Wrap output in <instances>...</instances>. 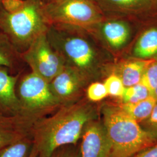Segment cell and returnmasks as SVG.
Returning <instances> with one entry per match:
<instances>
[{
	"label": "cell",
	"mask_w": 157,
	"mask_h": 157,
	"mask_svg": "<svg viewBox=\"0 0 157 157\" xmlns=\"http://www.w3.org/2000/svg\"><path fill=\"white\" fill-rule=\"evenodd\" d=\"M98 118L97 109L87 98L62 105L49 117L40 118L30 129L38 157H50L58 148L77 144L89 121Z\"/></svg>",
	"instance_id": "6da1fadb"
},
{
	"label": "cell",
	"mask_w": 157,
	"mask_h": 157,
	"mask_svg": "<svg viewBox=\"0 0 157 157\" xmlns=\"http://www.w3.org/2000/svg\"><path fill=\"white\" fill-rule=\"evenodd\" d=\"M0 29L16 50H26L48 24L40 0H1Z\"/></svg>",
	"instance_id": "7a4b0ae2"
},
{
	"label": "cell",
	"mask_w": 157,
	"mask_h": 157,
	"mask_svg": "<svg viewBox=\"0 0 157 157\" xmlns=\"http://www.w3.org/2000/svg\"><path fill=\"white\" fill-rule=\"evenodd\" d=\"M100 113L111 146L109 157H133L156 144L120 104H105Z\"/></svg>",
	"instance_id": "3957f363"
},
{
	"label": "cell",
	"mask_w": 157,
	"mask_h": 157,
	"mask_svg": "<svg viewBox=\"0 0 157 157\" xmlns=\"http://www.w3.org/2000/svg\"><path fill=\"white\" fill-rule=\"evenodd\" d=\"M84 28L66 25H49L47 34L51 45L65 65L89 79L98 65V54L83 33Z\"/></svg>",
	"instance_id": "277c9868"
},
{
	"label": "cell",
	"mask_w": 157,
	"mask_h": 157,
	"mask_svg": "<svg viewBox=\"0 0 157 157\" xmlns=\"http://www.w3.org/2000/svg\"><path fill=\"white\" fill-rule=\"evenodd\" d=\"M17 94L23 117L32 124L61 107L51 90L49 82L33 72L20 80Z\"/></svg>",
	"instance_id": "5b68a950"
},
{
	"label": "cell",
	"mask_w": 157,
	"mask_h": 157,
	"mask_svg": "<svg viewBox=\"0 0 157 157\" xmlns=\"http://www.w3.org/2000/svg\"><path fill=\"white\" fill-rule=\"evenodd\" d=\"M49 25H66L90 28L104 20L101 8L94 0H49L43 4Z\"/></svg>",
	"instance_id": "8992f818"
},
{
	"label": "cell",
	"mask_w": 157,
	"mask_h": 157,
	"mask_svg": "<svg viewBox=\"0 0 157 157\" xmlns=\"http://www.w3.org/2000/svg\"><path fill=\"white\" fill-rule=\"evenodd\" d=\"M32 72L49 83L62 70L65 63L48 40L47 32L40 34L22 52Z\"/></svg>",
	"instance_id": "52a82bcc"
},
{
	"label": "cell",
	"mask_w": 157,
	"mask_h": 157,
	"mask_svg": "<svg viewBox=\"0 0 157 157\" xmlns=\"http://www.w3.org/2000/svg\"><path fill=\"white\" fill-rule=\"evenodd\" d=\"M87 82L76 70L65 65L49 83L53 94L62 106L81 100Z\"/></svg>",
	"instance_id": "ba28073f"
},
{
	"label": "cell",
	"mask_w": 157,
	"mask_h": 157,
	"mask_svg": "<svg viewBox=\"0 0 157 157\" xmlns=\"http://www.w3.org/2000/svg\"><path fill=\"white\" fill-rule=\"evenodd\" d=\"M80 140V157H109L110 143L101 119L97 118L86 124Z\"/></svg>",
	"instance_id": "9c48e42d"
},
{
	"label": "cell",
	"mask_w": 157,
	"mask_h": 157,
	"mask_svg": "<svg viewBox=\"0 0 157 157\" xmlns=\"http://www.w3.org/2000/svg\"><path fill=\"white\" fill-rule=\"evenodd\" d=\"M18 78L19 75L13 76L7 67H0V114L26 119L17 94Z\"/></svg>",
	"instance_id": "30bf717a"
},
{
	"label": "cell",
	"mask_w": 157,
	"mask_h": 157,
	"mask_svg": "<svg viewBox=\"0 0 157 157\" xmlns=\"http://www.w3.org/2000/svg\"><path fill=\"white\" fill-rule=\"evenodd\" d=\"M30 127L23 118L0 114V150L29 135Z\"/></svg>",
	"instance_id": "8fae6325"
},
{
	"label": "cell",
	"mask_w": 157,
	"mask_h": 157,
	"mask_svg": "<svg viewBox=\"0 0 157 157\" xmlns=\"http://www.w3.org/2000/svg\"><path fill=\"white\" fill-rule=\"evenodd\" d=\"M99 32L107 45L113 49L122 47L128 41L130 36L128 25L121 21L111 20L97 24Z\"/></svg>",
	"instance_id": "7c38bea8"
},
{
	"label": "cell",
	"mask_w": 157,
	"mask_h": 157,
	"mask_svg": "<svg viewBox=\"0 0 157 157\" xmlns=\"http://www.w3.org/2000/svg\"><path fill=\"white\" fill-rule=\"evenodd\" d=\"M157 104L153 95L135 103H122L120 104L125 112L139 124L148 118Z\"/></svg>",
	"instance_id": "4fadbf2b"
},
{
	"label": "cell",
	"mask_w": 157,
	"mask_h": 157,
	"mask_svg": "<svg viewBox=\"0 0 157 157\" xmlns=\"http://www.w3.org/2000/svg\"><path fill=\"white\" fill-rule=\"evenodd\" d=\"M157 54V29L146 30L137 41L134 48L135 56L146 59Z\"/></svg>",
	"instance_id": "5bb4252c"
},
{
	"label": "cell",
	"mask_w": 157,
	"mask_h": 157,
	"mask_svg": "<svg viewBox=\"0 0 157 157\" xmlns=\"http://www.w3.org/2000/svg\"><path fill=\"white\" fill-rule=\"evenodd\" d=\"M151 62V61H135L123 66L119 77L124 86L128 87L140 83L146 67Z\"/></svg>",
	"instance_id": "9a60e30c"
},
{
	"label": "cell",
	"mask_w": 157,
	"mask_h": 157,
	"mask_svg": "<svg viewBox=\"0 0 157 157\" xmlns=\"http://www.w3.org/2000/svg\"><path fill=\"white\" fill-rule=\"evenodd\" d=\"M33 147V140L29 134L1 150L0 157H29Z\"/></svg>",
	"instance_id": "2e32d148"
},
{
	"label": "cell",
	"mask_w": 157,
	"mask_h": 157,
	"mask_svg": "<svg viewBox=\"0 0 157 157\" xmlns=\"http://www.w3.org/2000/svg\"><path fill=\"white\" fill-rule=\"evenodd\" d=\"M100 6L108 9L136 10L150 6V0H98Z\"/></svg>",
	"instance_id": "e0dca14e"
},
{
	"label": "cell",
	"mask_w": 157,
	"mask_h": 157,
	"mask_svg": "<svg viewBox=\"0 0 157 157\" xmlns=\"http://www.w3.org/2000/svg\"><path fill=\"white\" fill-rule=\"evenodd\" d=\"M16 49L2 32H0V67H12L15 63Z\"/></svg>",
	"instance_id": "ac0fdd59"
},
{
	"label": "cell",
	"mask_w": 157,
	"mask_h": 157,
	"mask_svg": "<svg viewBox=\"0 0 157 157\" xmlns=\"http://www.w3.org/2000/svg\"><path fill=\"white\" fill-rule=\"evenodd\" d=\"M150 95H152L150 91L140 82L134 86L125 87L121 98L122 103H135L142 101Z\"/></svg>",
	"instance_id": "d6986e66"
},
{
	"label": "cell",
	"mask_w": 157,
	"mask_h": 157,
	"mask_svg": "<svg viewBox=\"0 0 157 157\" xmlns=\"http://www.w3.org/2000/svg\"><path fill=\"white\" fill-rule=\"evenodd\" d=\"M140 83L145 85L153 95L157 86V62L151 61L146 67Z\"/></svg>",
	"instance_id": "ffe728a7"
},
{
	"label": "cell",
	"mask_w": 157,
	"mask_h": 157,
	"mask_svg": "<svg viewBox=\"0 0 157 157\" xmlns=\"http://www.w3.org/2000/svg\"><path fill=\"white\" fill-rule=\"evenodd\" d=\"M104 84L105 86L108 95L121 98L125 87L119 76L115 74L109 75L104 80Z\"/></svg>",
	"instance_id": "44dd1931"
},
{
	"label": "cell",
	"mask_w": 157,
	"mask_h": 157,
	"mask_svg": "<svg viewBox=\"0 0 157 157\" xmlns=\"http://www.w3.org/2000/svg\"><path fill=\"white\" fill-rule=\"evenodd\" d=\"M108 95L107 89L104 83L94 82L87 87L86 97L92 102L101 101Z\"/></svg>",
	"instance_id": "7402d4cb"
},
{
	"label": "cell",
	"mask_w": 157,
	"mask_h": 157,
	"mask_svg": "<svg viewBox=\"0 0 157 157\" xmlns=\"http://www.w3.org/2000/svg\"><path fill=\"white\" fill-rule=\"evenodd\" d=\"M139 124L141 129L157 143V104L150 116Z\"/></svg>",
	"instance_id": "603a6c76"
},
{
	"label": "cell",
	"mask_w": 157,
	"mask_h": 157,
	"mask_svg": "<svg viewBox=\"0 0 157 157\" xmlns=\"http://www.w3.org/2000/svg\"><path fill=\"white\" fill-rule=\"evenodd\" d=\"M50 157H80V148L77 144L62 146L56 149Z\"/></svg>",
	"instance_id": "cb8c5ba5"
},
{
	"label": "cell",
	"mask_w": 157,
	"mask_h": 157,
	"mask_svg": "<svg viewBox=\"0 0 157 157\" xmlns=\"http://www.w3.org/2000/svg\"><path fill=\"white\" fill-rule=\"evenodd\" d=\"M133 157H157V143L138 153Z\"/></svg>",
	"instance_id": "d4e9b609"
},
{
	"label": "cell",
	"mask_w": 157,
	"mask_h": 157,
	"mask_svg": "<svg viewBox=\"0 0 157 157\" xmlns=\"http://www.w3.org/2000/svg\"><path fill=\"white\" fill-rule=\"evenodd\" d=\"M38 157V152L36 147L33 146V148L32 150V151L30 152L29 157Z\"/></svg>",
	"instance_id": "484cf974"
},
{
	"label": "cell",
	"mask_w": 157,
	"mask_h": 157,
	"mask_svg": "<svg viewBox=\"0 0 157 157\" xmlns=\"http://www.w3.org/2000/svg\"><path fill=\"white\" fill-rule=\"evenodd\" d=\"M154 8L157 9V0H150V6Z\"/></svg>",
	"instance_id": "4316f807"
},
{
	"label": "cell",
	"mask_w": 157,
	"mask_h": 157,
	"mask_svg": "<svg viewBox=\"0 0 157 157\" xmlns=\"http://www.w3.org/2000/svg\"><path fill=\"white\" fill-rule=\"evenodd\" d=\"M153 96L155 98V99L157 100V86L156 87V89L154 90V94H153Z\"/></svg>",
	"instance_id": "83f0119b"
},
{
	"label": "cell",
	"mask_w": 157,
	"mask_h": 157,
	"mask_svg": "<svg viewBox=\"0 0 157 157\" xmlns=\"http://www.w3.org/2000/svg\"><path fill=\"white\" fill-rule=\"evenodd\" d=\"M48 1V0H47V1Z\"/></svg>",
	"instance_id": "f1b7e54d"
},
{
	"label": "cell",
	"mask_w": 157,
	"mask_h": 157,
	"mask_svg": "<svg viewBox=\"0 0 157 157\" xmlns=\"http://www.w3.org/2000/svg\"><path fill=\"white\" fill-rule=\"evenodd\" d=\"M48 1H49V0H48Z\"/></svg>",
	"instance_id": "f546056e"
},
{
	"label": "cell",
	"mask_w": 157,
	"mask_h": 157,
	"mask_svg": "<svg viewBox=\"0 0 157 157\" xmlns=\"http://www.w3.org/2000/svg\"></svg>",
	"instance_id": "4dcf8cb0"
}]
</instances>
